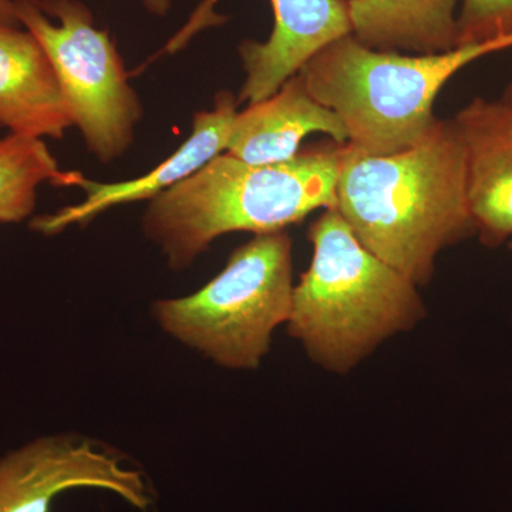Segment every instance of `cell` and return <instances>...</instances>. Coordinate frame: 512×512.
Wrapping results in <instances>:
<instances>
[{
    "label": "cell",
    "mask_w": 512,
    "mask_h": 512,
    "mask_svg": "<svg viewBox=\"0 0 512 512\" xmlns=\"http://www.w3.org/2000/svg\"><path fill=\"white\" fill-rule=\"evenodd\" d=\"M336 197L360 244L419 288L433 279L441 251L477 235L453 121L427 143L387 156L345 144Z\"/></svg>",
    "instance_id": "cell-1"
},
{
    "label": "cell",
    "mask_w": 512,
    "mask_h": 512,
    "mask_svg": "<svg viewBox=\"0 0 512 512\" xmlns=\"http://www.w3.org/2000/svg\"><path fill=\"white\" fill-rule=\"evenodd\" d=\"M343 150L330 141L268 165L221 154L150 201L144 235L171 271L183 272L222 235L284 232L319 208H336Z\"/></svg>",
    "instance_id": "cell-2"
},
{
    "label": "cell",
    "mask_w": 512,
    "mask_h": 512,
    "mask_svg": "<svg viewBox=\"0 0 512 512\" xmlns=\"http://www.w3.org/2000/svg\"><path fill=\"white\" fill-rule=\"evenodd\" d=\"M311 265L293 288L286 329L326 372L345 376L427 316L419 286L360 244L336 208L312 222Z\"/></svg>",
    "instance_id": "cell-3"
},
{
    "label": "cell",
    "mask_w": 512,
    "mask_h": 512,
    "mask_svg": "<svg viewBox=\"0 0 512 512\" xmlns=\"http://www.w3.org/2000/svg\"><path fill=\"white\" fill-rule=\"evenodd\" d=\"M511 47L512 33L437 55L406 56L367 47L350 33L323 47L298 74L313 99L342 121L350 150L387 156L436 136L443 121L434 103L454 74Z\"/></svg>",
    "instance_id": "cell-4"
},
{
    "label": "cell",
    "mask_w": 512,
    "mask_h": 512,
    "mask_svg": "<svg viewBox=\"0 0 512 512\" xmlns=\"http://www.w3.org/2000/svg\"><path fill=\"white\" fill-rule=\"evenodd\" d=\"M293 288L291 237L255 235L198 291L154 301L151 318L168 338L215 366L251 372L271 352L276 329L288 323Z\"/></svg>",
    "instance_id": "cell-5"
},
{
    "label": "cell",
    "mask_w": 512,
    "mask_h": 512,
    "mask_svg": "<svg viewBox=\"0 0 512 512\" xmlns=\"http://www.w3.org/2000/svg\"><path fill=\"white\" fill-rule=\"evenodd\" d=\"M20 26L45 50L72 117L101 163L123 156L143 107L119 50L80 0H15Z\"/></svg>",
    "instance_id": "cell-6"
},
{
    "label": "cell",
    "mask_w": 512,
    "mask_h": 512,
    "mask_svg": "<svg viewBox=\"0 0 512 512\" xmlns=\"http://www.w3.org/2000/svg\"><path fill=\"white\" fill-rule=\"evenodd\" d=\"M76 488L109 491L140 511L154 501L143 471L83 434H46L0 457V512H50L57 495Z\"/></svg>",
    "instance_id": "cell-7"
},
{
    "label": "cell",
    "mask_w": 512,
    "mask_h": 512,
    "mask_svg": "<svg viewBox=\"0 0 512 512\" xmlns=\"http://www.w3.org/2000/svg\"><path fill=\"white\" fill-rule=\"evenodd\" d=\"M217 2L202 0L163 52H180L202 30L224 23L227 18L215 12ZM271 5V36L265 42L247 40L238 49L245 72L239 104L274 96L323 47L352 33L348 0H271Z\"/></svg>",
    "instance_id": "cell-8"
},
{
    "label": "cell",
    "mask_w": 512,
    "mask_h": 512,
    "mask_svg": "<svg viewBox=\"0 0 512 512\" xmlns=\"http://www.w3.org/2000/svg\"><path fill=\"white\" fill-rule=\"evenodd\" d=\"M238 106L237 97L229 90H222L215 97L211 110L195 114L190 137L183 146L150 173L134 180L99 183L80 173L74 187L82 188L86 198L80 204L69 205L55 214L35 218L32 229L43 235H56L73 225H87L110 208L131 202L153 201L227 151Z\"/></svg>",
    "instance_id": "cell-9"
},
{
    "label": "cell",
    "mask_w": 512,
    "mask_h": 512,
    "mask_svg": "<svg viewBox=\"0 0 512 512\" xmlns=\"http://www.w3.org/2000/svg\"><path fill=\"white\" fill-rule=\"evenodd\" d=\"M466 156L467 198L478 238L497 248L512 239V106L471 101L453 120Z\"/></svg>",
    "instance_id": "cell-10"
},
{
    "label": "cell",
    "mask_w": 512,
    "mask_h": 512,
    "mask_svg": "<svg viewBox=\"0 0 512 512\" xmlns=\"http://www.w3.org/2000/svg\"><path fill=\"white\" fill-rule=\"evenodd\" d=\"M322 133L345 146L348 131L339 117L318 103L299 74L264 101L235 117L227 154L252 165L285 163L301 151L303 138Z\"/></svg>",
    "instance_id": "cell-11"
},
{
    "label": "cell",
    "mask_w": 512,
    "mask_h": 512,
    "mask_svg": "<svg viewBox=\"0 0 512 512\" xmlns=\"http://www.w3.org/2000/svg\"><path fill=\"white\" fill-rule=\"evenodd\" d=\"M0 127L39 140L73 127L49 57L22 26L0 25Z\"/></svg>",
    "instance_id": "cell-12"
},
{
    "label": "cell",
    "mask_w": 512,
    "mask_h": 512,
    "mask_svg": "<svg viewBox=\"0 0 512 512\" xmlns=\"http://www.w3.org/2000/svg\"><path fill=\"white\" fill-rule=\"evenodd\" d=\"M457 0H348L352 35L376 50L437 55L457 47Z\"/></svg>",
    "instance_id": "cell-13"
},
{
    "label": "cell",
    "mask_w": 512,
    "mask_h": 512,
    "mask_svg": "<svg viewBox=\"0 0 512 512\" xmlns=\"http://www.w3.org/2000/svg\"><path fill=\"white\" fill-rule=\"evenodd\" d=\"M79 175V171H63L39 138L13 134L0 138V222L28 220L35 211L40 185L74 187Z\"/></svg>",
    "instance_id": "cell-14"
},
{
    "label": "cell",
    "mask_w": 512,
    "mask_h": 512,
    "mask_svg": "<svg viewBox=\"0 0 512 512\" xmlns=\"http://www.w3.org/2000/svg\"><path fill=\"white\" fill-rule=\"evenodd\" d=\"M512 33V0H461L457 46Z\"/></svg>",
    "instance_id": "cell-15"
},
{
    "label": "cell",
    "mask_w": 512,
    "mask_h": 512,
    "mask_svg": "<svg viewBox=\"0 0 512 512\" xmlns=\"http://www.w3.org/2000/svg\"><path fill=\"white\" fill-rule=\"evenodd\" d=\"M0 25L20 26L15 0H0Z\"/></svg>",
    "instance_id": "cell-16"
},
{
    "label": "cell",
    "mask_w": 512,
    "mask_h": 512,
    "mask_svg": "<svg viewBox=\"0 0 512 512\" xmlns=\"http://www.w3.org/2000/svg\"><path fill=\"white\" fill-rule=\"evenodd\" d=\"M144 8L156 16H165L171 9V0H143Z\"/></svg>",
    "instance_id": "cell-17"
},
{
    "label": "cell",
    "mask_w": 512,
    "mask_h": 512,
    "mask_svg": "<svg viewBox=\"0 0 512 512\" xmlns=\"http://www.w3.org/2000/svg\"><path fill=\"white\" fill-rule=\"evenodd\" d=\"M505 101H507V103L511 104L512 106V86L510 87V90H508L507 97H505Z\"/></svg>",
    "instance_id": "cell-18"
},
{
    "label": "cell",
    "mask_w": 512,
    "mask_h": 512,
    "mask_svg": "<svg viewBox=\"0 0 512 512\" xmlns=\"http://www.w3.org/2000/svg\"><path fill=\"white\" fill-rule=\"evenodd\" d=\"M508 248L512 249V239L510 242H508Z\"/></svg>",
    "instance_id": "cell-19"
},
{
    "label": "cell",
    "mask_w": 512,
    "mask_h": 512,
    "mask_svg": "<svg viewBox=\"0 0 512 512\" xmlns=\"http://www.w3.org/2000/svg\"><path fill=\"white\" fill-rule=\"evenodd\" d=\"M0 128H2V127H0Z\"/></svg>",
    "instance_id": "cell-20"
}]
</instances>
